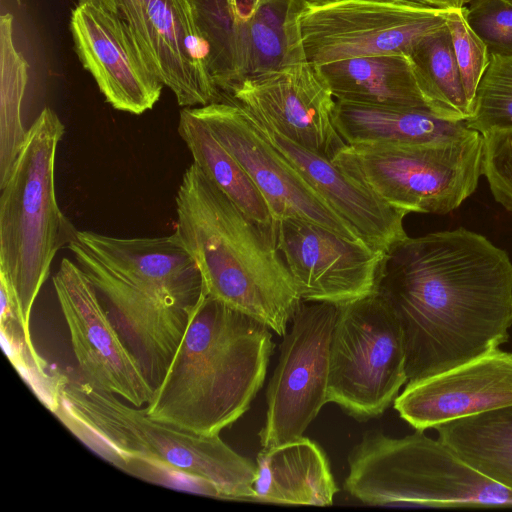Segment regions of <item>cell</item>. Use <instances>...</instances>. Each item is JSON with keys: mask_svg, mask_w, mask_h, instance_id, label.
Instances as JSON below:
<instances>
[{"mask_svg": "<svg viewBox=\"0 0 512 512\" xmlns=\"http://www.w3.org/2000/svg\"><path fill=\"white\" fill-rule=\"evenodd\" d=\"M482 135V175L494 199L512 215V128Z\"/></svg>", "mask_w": 512, "mask_h": 512, "instance_id": "obj_32", "label": "cell"}, {"mask_svg": "<svg viewBox=\"0 0 512 512\" xmlns=\"http://www.w3.org/2000/svg\"><path fill=\"white\" fill-rule=\"evenodd\" d=\"M64 130L58 115L45 107L0 187V272L10 281L28 326L55 255L78 231L55 192L56 151Z\"/></svg>", "mask_w": 512, "mask_h": 512, "instance_id": "obj_6", "label": "cell"}, {"mask_svg": "<svg viewBox=\"0 0 512 512\" xmlns=\"http://www.w3.org/2000/svg\"><path fill=\"white\" fill-rule=\"evenodd\" d=\"M52 281L84 381L133 406L147 405L154 388L85 272L63 258Z\"/></svg>", "mask_w": 512, "mask_h": 512, "instance_id": "obj_15", "label": "cell"}, {"mask_svg": "<svg viewBox=\"0 0 512 512\" xmlns=\"http://www.w3.org/2000/svg\"><path fill=\"white\" fill-rule=\"evenodd\" d=\"M255 463L256 501L330 506L339 490L324 451L303 436L270 449L262 448Z\"/></svg>", "mask_w": 512, "mask_h": 512, "instance_id": "obj_21", "label": "cell"}, {"mask_svg": "<svg viewBox=\"0 0 512 512\" xmlns=\"http://www.w3.org/2000/svg\"><path fill=\"white\" fill-rule=\"evenodd\" d=\"M317 68L337 101L428 109L406 54L356 57Z\"/></svg>", "mask_w": 512, "mask_h": 512, "instance_id": "obj_22", "label": "cell"}, {"mask_svg": "<svg viewBox=\"0 0 512 512\" xmlns=\"http://www.w3.org/2000/svg\"><path fill=\"white\" fill-rule=\"evenodd\" d=\"M175 200V233L196 261L205 291L284 336L302 299L275 230L248 217L194 162Z\"/></svg>", "mask_w": 512, "mask_h": 512, "instance_id": "obj_5", "label": "cell"}, {"mask_svg": "<svg viewBox=\"0 0 512 512\" xmlns=\"http://www.w3.org/2000/svg\"><path fill=\"white\" fill-rule=\"evenodd\" d=\"M0 294L1 337L5 353L38 398L53 412L65 377L47 371V363L33 346L30 326L24 321L15 291L3 274L0 275Z\"/></svg>", "mask_w": 512, "mask_h": 512, "instance_id": "obj_28", "label": "cell"}, {"mask_svg": "<svg viewBox=\"0 0 512 512\" xmlns=\"http://www.w3.org/2000/svg\"><path fill=\"white\" fill-rule=\"evenodd\" d=\"M275 242L302 301L341 305L377 291L386 251L296 218L275 222Z\"/></svg>", "mask_w": 512, "mask_h": 512, "instance_id": "obj_16", "label": "cell"}, {"mask_svg": "<svg viewBox=\"0 0 512 512\" xmlns=\"http://www.w3.org/2000/svg\"><path fill=\"white\" fill-rule=\"evenodd\" d=\"M28 63L13 40V16L0 18V187L5 183L26 140L22 103L28 82Z\"/></svg>", "mask_w": 512, "mask_h": 512, "instance_id": "obj_27", "label": "cell"}, {"mask_svg": "<svg viewBox=\"0 0 512 512\" xmlns=\"http://www.w3.org/2000/svg\"><path fill=\"white\" fill-rule=\"evenodd\" d=\"M223 94L292 142L327 159L346 145L333 122L336 100L307 59L246 78Z\"/></svg>", "mask_w": 512, "mask_h": 512, "instance_id": "obj_17", "label": "cell"}, {"mask_svg": "<svg viewBox=\"0 0 512 512\" xmlns=\"http://www.w3.org/2000/svg\"><path fill=\"white\" fill-rule=\"evenodd\" d=\"M336 130L351 145L405 146L455 136L468 129L465 121L439 118L417 107L335 103Z\"/></svg>", "mask_w": 512, "mask_h": 512, "instance_id": "obj_23", "label": "cell"}, {"mask_svg": "<svg viewBox=\"0 0 512 512\" xmlns=\"http://www.w3.org/2000/svg\"><path fill=\"white\" fill-rule=\"evenodd\" d=\"M512 405V353L497 348L438 374L408 381L393 406L415 430Z\"/></svg>", "mask_w": 512, "mask_h": 512, "instance_id": "obj_19", "label": "cell"}, {"mask_svg": "<svg viewBox=\"0 0 512 512\" xmlns=\"http://www.w3.org/2000/svg\"><path fill=\"white\" fill-rule=\"evenodd\" d=\"M450 9L378 0L306 8L299 17L305 57L315 66L356 57L406 54L447 27Z\"/></svg>", "mask_w": 512, "mask_h": 512, "instance_id": "obj_11", "label": "cell"}, {"mask_svg": "<svg viewBox=\"0 0 512 512\" xmlns=\"http://www.w3.org/2000/svg\"><path fill=\"white\" fill-rule=\"evenodd\" d=\"M344 489L373 506L512 507V490L469 466L440 439L363 434L348 455Z\"/></svg>", "mask_w": 512, "mask_h": 512, "instance_id": "obj_7", "label": "cell"}, {"mask_svg": "<svg viewBox=\"0 0 512 512\" xmlns=\"http://www.w3.org/2000/svg\"><path fill=\"white\" fill-rule=\"evenodd\" d=\"M438 439L469 466L512 490V405L437 426Z\"/></svg>", "mask_w": 512, "mask_h": 512, "instance_id": "obj_24", "label": "cell"}, {"mask_svg": "<svg viewBox=\"0 0 512 512\" xmlns=\"http://www.w3.org/2000/svg\"><path fill=\"white\" fill-rule=\"evenodd\" d=\"M82 269L140 365L165 371L205 288L177 234L121 238L78 230Z\"/></svg>", "mask_w": 512, "mask_h": 512, "instance_id": "obj_3", "label": "cell"}, {"mask_svg": "<svg viewBox=\"0 0 512 512\" xmlns=\"http://www.w3.org/2000/svg\"><path fill=\"white\" fill-rule=\"evenodd\" d=\"M430 6L440 9H462L469 0H425Z\"/></svg>", "mask_w": 512, "mask_h": 512, "instance_id": "obj_34", "label": "cell"}, {"mask_svg": "<svg viewBox=\"0 0 512 512\" xmlns=\"http://www.w3.org/2000/svg\"><path fill=\"white\" fill-rule=\"evenodd\" d=\"M466 18L490 54L512 56V6L503 0H469Z\"/></svg>", "mask_w": 512, "mask_h": 512, "instance_id": "obj_31", "label": "cell"}, {"mask_svg": "<svg viewBox=\"0 0 512 512\" xmlns=\"http://www.w3.org/2000/svg\"><path fill=\"white\" fill-rule=\"evenodd\" d=\"M407 382L402 331L378 293L337 305L327 402L366 421L381 416Z\"/></svg>", "mask_w": 512, "mask_h": 512, "instance_id": "obj_9", "label": "cell"}, {"mask_svg": "<svg viewBox=\"0 0 512 512\" xmlns=\"http://www.w3.org/2000/svg\"><path fill=\"white\" fill-rule=\"evenodd\" d=\"M103 0H78V3H92L99 6Z\"/></svg>", "mask_w": 512, "mask_h": 512, "instance_id": "obj_35", "label": "cell"}, {"mask_svg": "<svg viewBox=\"0 0 512 512\" xmlns=\"http://www.w3.org/2000/svg\"><path fill=\"white\" fill-rule=\"evenodd\" d=\"M428 109L439 118L466 121L471 115L447 27L421 39L409 52Z\"/></svg>", "mask_w": 512, "mask_h": 512, "instance_id": "obj_26", "label": "cell"}, {"mask_svg": "<svg viewBox=\"0 0 512 512\" xmlns=\"http://www.w3.org/2000/svg\"><path fill=\"white\" fill-rule=\"evenodd\" d=\"M446 25L466 98L472 108L478 86L490 63V52L470 26L464 8L450 9Z\"/></svg>", "mask_w": 512, "mask_h": 512, "instance_id": "obj_30", "label": "cell"}, {"mask_svg": "<svg viewBox=\"0 0 512 512\" xmlns=\"http://www.w3.org/2000/svg\"><path fill=\"white\" fill-rule=\"evenodd\" d=\"M468 128L484 134L512 128V56L490 54V63L478 86Z\"/></svg>", "mask_w": 512, "mask_h": 512, "instance_id": "obj_29", "label": "cell"}, {"mask_svg": "<svg viewBox=\"0 0 512 512\" xmlns=\"http://www.w3.org/2000/svg\"><path fill=\"white\" fill-rule=\"evenodd\" d=\"M482 154L483 135L468 128L417 145L346 144L332 162L395 209L447 214L476 190Z\"/></svg>", "mask_w": 512, "mask_h": 512, "instance_id": "obj_8", "label": "cell"}, {"mask_svg": "<svg viewBox=\"0 0 512 512\" xmlns=\"http://www.w3.org/2000/svg\"><path fill=\"white\" fill-rule=\"evenodd\" d=\"M343 1H348V0H302V2L306 5L307 8L321 7V6L331 5V4H335V3H339V2H343ZM378 1H389V2H398V3L432 7L425 0H378Z\"/></svg>", "mask_w": 512, "mask_h": 512, "instance_id": "obj_33", "label": "cell"}, {"mask_svg": "<svg viewBox=\"0 0 512 512\" xmlns=\"http://www.w3.org/2000/svg\"><path fill=\"white\" fill-rule=\"evenodd\" d=\"M53 413L92 451L137 477L218 498L253 500L256 463L219 435L154 420L145 408L67 378Z\"/></svg>", "mask_w": 512, "mask_h": 512, "instance_id": "obj_2", "label": "cell"}, {"mask_svg": "<svg viewBox=\"0 0 512 512\" xmlns=\"http://www.w3.org/2000/svg\"><path fill=\"white\" fill-rule=\"evenodd\" d=\"M70 31L80 62L114 109L140 115L154 107L164 85L115 14L78 3L71 12Z\"/></svg>", "mask_w": 512, "mask_h": 512, "instance_id": "obj_18", "label": "cell"}, {"mask_svg": "<svg viewBox=\"0 0 512 512\" xmlns=\"http://www.w3.org/2000/svg\"><path fill=\"white\" fill-rule=\"evenodd\" d=\"M190 108L247 172L275 222L303 219L349 240L365 242L257 131L243 107L231 96L222 94L219 101Z\"/></svg>", "mask_w": 512, "mask_h": 512, "instance_id": "obj_14", "label": "cell"}, {"mask_svg": "<svg viewBox=\"0 0 512 512\" xmlns=\"http://www.w3.org/2000/svg\"><path fill=\"white\" fill-rule=\"evenodd\" d=\"M178 133L204 174L248 217L274 231L275 220L261 192L190 107L180 111Z\"/></svg>", "mask_w": 512, "mask_h": 512, "instance_id": "obj_25", "label": "cell"}, {"mask_svg": "<svg viewBox=\"0 0 512 512\" xmlns=\"http://www.w3.org/2000/svg\"><path fill=\"white\" fill-rule=\"evenodd\" d=\"M271 330L204 291L160 384L146 405L154 420L219 435L263 386Z\"/></svg>", "mask_w": 512, "mask_h": 512, "instance_id": "obj_4", "label": "cell"}, {"mask_svg": "<svg viewBox=\"0 0 512 512\" xmlns=\"http://www.w3.org/2000/svg\"><path fill=\"white\" fill-rule=\"evenodd\" d=\"M98 7L118 17L148 69L180 106L222 98L211 74L209 46L188 0H103Z\"/></svg>", "mask_w": 512, "mask_h": 512, "instance_id": "obj_13", "label": "cell"}, {"mask_svg": "<svg viewBox=\"0 0 512 512\" xmlns=\"http://www.w3.org/2000/svg\"><path fill=\"white\" fill-rule=\"evenodd\" d=\"M337 305L302 301L283 336L266 391L263 449L296 440L327 402L330 345Z\"/></svg>", "mask_w": 512, "mask_h": 512, "instance_id": "obj_12", "label": "cell"}, {"mask_svg": "<svg viewBox=\"0 0 512 512\" xmlns=\"http://www.w3.org/2000/svg\"><path fill=\"white\" fill-rule=\"evenodd\" d=\"M210 50L220 92L249 77L306 59L299 17L302 0H188Z\"/></svg>", "mask_w": 512, "mask_h": 512, "instance_id": "obj_10", "label": "cell"}, {"mask_svg": "<svg viewBox=\"0 0 512 512\" xmlns=\"http://www.w3.org/2000/svg\"><path fill=\"white\" fill-rule=\"evenodd\" d=\"M503 1H505L506 3H508L512 6V0H503Z\"/></svg>", "mask_w": 512, "mask_h": 512, "instance_id": "obj_36", "label": "cell"}, {"mask_svg": "<svg viewBox=\"0 0 512 512\" xmlns=\"http://www.w3.org/2000/svg\"><path fill=\"white\" fill-rule=\"evenodd\" d=\"M376 292L400 325L408 381L456 367L509 339L512 261L469 229L393 243Z\"/></svg>", "mask_w": 512, "mask_h": 512, "instance_id": "obj_1", "label": "cell"}, {"mask_svg": "<svg viewBox=\"0 0 512 512\" xmlns=\"http://www.w3.org/2000/svg\"><path fill=\"white\" fill-rule=\"evenodd\" d=\"M242 107L257 131L359 232L368 245L387 251L393 243L407 236L403 226L407 213L388 205L332 160L292 142Z\"/></svg>", "mask_w": 512, "mask_h": 512, "instance_id": "obj_20", "label": "cell"}]
</instances>
